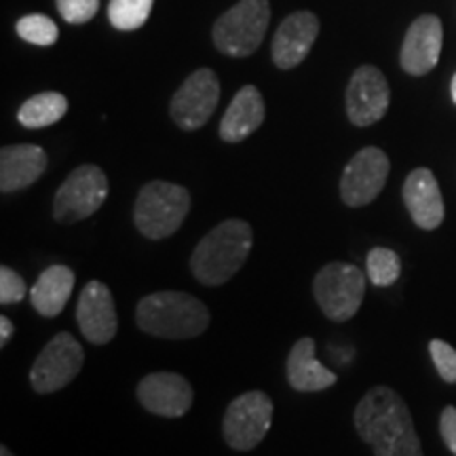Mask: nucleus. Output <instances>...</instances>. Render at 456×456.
Listing matches in <instances>:
<instances>
[{"label":"nucleus","instance_id":"obj_8","mask_svg":"<svg viewBox=\"0 0 456 456\" xmlns=\"http://www.w3.org/2000/svg\"><path fill=\"white\" fill-rule=\"evenodd\" d=\"M273 410V399L262 391H248L232 399L222 420L228 446L237 452H249L262 444L271 429Z\"/></svg>","mask_w":456,"mask_h":456},{"label":"nucleus","instance_id":"obj_18","mask_svg":"<svg viewBox=\"0 0 456 456\" xmlns=\"http://www.w3.org/2000/svg\"><path fill=\"white\" fill-rule=\"evenodd\" d=\"M45 169H47V155L41 146H4L0 151V191H24L41 178Z\"/></svg>","mask_w":456,"mask_h":456},{"label":"nucleus","instance_id":"obj_4","mask_svg":"<svg viewBox=\"0 0 456 456\" xmlns=\"http://www.w3.org/2000/svg\"><path fill=\"white\" fill-rule=\"evenodd\" d=\"M191 212V195L184 186L155 180L142 186L134 205L135 228L152 241L171 237Z\"/></svg>","mask_w":456,"mask_h":456},{"label":"nucleus","instance_id":"obj_11","mask_svg":"<svg viewBox=\"0 0 456 456\" xmlns=\"http://www.w3.org/2000/svg\"><path fill=\"white\" fill-rule=\"evenodd\" d=\"M220 100V83L209 68L192 72L171 98V118L186 131L201 129Z\"/></svg>","mask_w":456,"mask_h":456},{"label":"nucleus","instance_id":"obj_28","mask_svg":"<svg viewBox=\"0 0 456 456\" xmlns=\"http://www.w3.org/2000/svg\"><path fill=\"white\" fill-rule=\"evenodd\" d=\"M26 298V283L24 279L9 266L0 269V302L3 305H15Z\"/></svg>","mask_w":456,"mask_h":456},{"label":"nucleus","instance_id":"obj_27","mask_svg":"<svg viewBox=\"0 0 456 456\" xmlns=\"http://www.w3.org/2000/svg\"><path fill=\"white\" fill-rule=\"evenodd\" d=\"M98 9L100 0H57V11L68 24H87Z\"/></svg>","mask_w":456,"mask_h":456},{"label":"nucleus","instance_id":"obj_10","mask_svg":"<svg viewBox=\"0 0 456 456\" xmlns=\"http://www.w3.org/2000/svg\"><path fill=\"white\" fill-rule=\"evenodd\" d=\"M389 157L380 148H362L351 159L345 171H342V201L349 205V208H363V205L372 203L385 188V182L389 178Z\"/></svg>","mask_w":456,"mask_h":456},{"label":"nucleus","instance_id":"obj_29","mask_svg":"<svg viewBox=\"0 0 456 456\" xmlns=\"http://www.w3.org/2000/svg\"><path fill=\"white\" fill-rule=\"evenodd\" d=\"M440 433H442L444 444H446L450 452L456 456V408L454 406L444 408L442 419H440Z\"/></svg>","mask_w":456,"mask_h":456},{"label":"nucleus","instance_id":"obj_5","mask_svg":"<svg viewBox=\"0 0 456 456\" xmlns=\"http://www.w3.org/2000/svg\"><path fill=\"white\" fill-rule=\"evenodd\" d=\"M313 296L328 319L349 322L366 296V275L351 262H330L315 275Z\"/></svg>","mask_w":456,"mask_h":456},{"label":"nucleus","instance_id":"obj_32","mask_svg":"<svg viewBox=\"0 0 456 456\" xmlns=\"http://www.w3.org/2000/svg\"><path fill=\"white\" fill-rule=\"evenodd\" d=\"M0 456H15V454L11 452V450H9L7 446H3V448H0Z\"/></svg>","mask_w":456,"mask_h":456},{"label":"nucleus","instance_id":"obj_22","mask_svg":"<svg viewBox=\"0 0 456 456\" xmlns=\"http://www.w3.org/2000/svg\"><path fill=\"white\" fill-rule=\"evenodd\" d=\"M66 110L68 100L64 95L55 94V91H45V94H38L34 98L26 100L24 106L17 112V118L28 129H41L60 121Z\"/></svg>","mask_w":456,"mask_h":456},{"label":"nucleus","instance_id":"obj_30","mask_svg":"<svg viewBox=\"0 0 456 456\" xmlns=\"http://www.w3.org/2000/svg\"><path fill=\"white\" fill-rule=\"evenodd\" d=\"M13 322L7 315L0 317V346H4L9 342L11 336H13Z\"/></svg>","mask_w":456,"mask_h":456},{"label":"nucleus","instance_id":"obj_6","mask_svg":"<svg viewBox=\"0 0 456 456\" xmlns=\"http://www.w3.org/2000/svg\"><path fill=\"white\" fill-rule=\"evenodd\" d=\"M269 21V0H239L216 21L214 45L231 57L252 55L265 41Z\"/></svg>","mask_w":456,"mask_h":456},{"label":"nucleus","instance_id":"obj_2","mask_svg":"<svg viewBox=\"0 0 456 456\" xmlns=\"http://www.w3.org/2000/svg\"><path fill=\"white\" fill-rule=\"evenodd\" d=\"M254 232L245 220H224L192 252L191 271L199 283L222 285L232 279L252 252Z\"/></svg>","mask_w":456,"mask_h":456},{"label":"nucleus","instance_id":"obj_14","mask_svg":"<svg viewBox=\"0 0 456 456\" xmlns=\"http://www.w3.org/2000/svg\"><path fill=\"white\" fill-rule=\"evenodd\" d=\"M77 322L91 345H106L117 336L118 317L110 288L102 281H89L78 296Z\"/></svg>","mask_w":456,"mask_h":456},{"label":"nucleus","instance_id":"obj_13","mask_svg":"<svg viewBox=\"0 0 456 456\" xmlns=\"http://www.w3.org/2000/svg\"><path fill=\"white\" fill-rule=\"evenodd\" d=\"M138 399L151 414L180 419L191 410L195 393L184 376L174 372H152L140 380Z\"/></svg>","mask_w":456,"mask_h":456},{"label":"nucleus","instance_id":"obj_17","mask_svg":"<svg viewBox=\"0 0 456 456\" xmlns=\"http://www.w3.org/2000/svg\"><path fill=\"white\" fill-rule=\"evenodd\" d=\"M403 203L414 224L425 231H436L444 222L442 191L431 169L419 167L408 175L403 182Z\"/></svg>","mask_w":456,"mask_h":456},{"label":"nucleus","instance_id":"obj_25","mask_svg":"<svg viewBox=\"0 0 456 456\" xmlns=\"http://www.w3.org/2000/svg\"><path fill=\"white\" fill-rule=\"evenodd\" d=\"M17 34L21 38L32 45H38V47H49L57 41V26L49 20L47 15H26L17 21Z\"/></svg>","mask_w":456,"mask_h":456},{"label":"nucleus","instance_id":"obj_19","mask_svg":"<svg viewBox=\"0 0 456 456\" xmlns=\"http://www.w3.org/2000/svg\"><path fill=\"white\" fill-rule=\"evenodd\" d=\"M288 383L300 393H315L336 385L338 376L319 363L315 357V340L305 336L292 346L288 357Z\"/></svg>","mask_w":456,"mask_h":456},{"label":"nucleus","instance_id":"obj_20","mask_svg":"<svg viewBox=\"0 0 456 456\" xmlns=\"http://www.w3.org/2000/svg\"><path fill=\"white\" fill-rule=\"evenodd\" d=\"M265 121V100L254 85L237 91L220 123V138L224 142H243Z\"/></svg>","mask_w":456,"mask_h":456},{"label":"nucleus","instance_id":"obj_3","mask_svg":"<svg viewBox=\"0 0 456 456\" xmlns=\"http://www.w3.org/2000/svg\"><path fill=\"white\" fill-rule=\"evenodd\" d=\"M135 319L142 332L167 340L201 336L209 326V311L186 292H155L138 302Z\"/></svg>","mask_w":456,"mask_h":456},{"label":"nucleus","instance_id":"obj_31","mask_svg":"<svg viewBox=\"0 0 456 456\" xmlns=\"http://www.w3.org/2000/svg\"><path fill=\"white\" fill-rule=\"evenodd\" d=\"M450 94H452V100H454V104H456V74H454V78H452V85H450Z\"/></svg>","mask_w":456,"mask_h":456},{"label":"nucleus","instance_id":"obj_9","mask_svg":"<svg viewBox=\"0 0 456 456\" xmlns=\"http://www.w3.org/2000/svg\"><path fill=\"white\" fill-rule=\"evenodd\" d=\"M83 346L70 332H60L38 353L30 370V385L37 393H53L70 385L83 368Z\"/></svg>","mask_w":456,"mask_h":456},{"label":"nucleus","instance_id":"obj_1","mask_svg":"<svg viewBox=\"0 0 456 456\" xmlns=\"http://www.w3.org/2000/svg\"><path fill=\"white\" fill-rule=\"evenodd\" d=\"M355 431L374 456H425L412 414L389 387H374L355 408Z\"/></svg>","mask_w":456,"mask_h":456},{"label":"nucleus","instance_id":"obj_15","mask_svg":"<svg viewBox=\"0 0 456 456\" xmlns=\"http://www.w3.org/2000/svg\"><path fill=\"white\" fill-rule=\"evenodd\" d=\"M319 21L311 11H298L285 17L273 38V61L281 70H289L305 61L317 41Z\"/></svg>","mask_w":456,"mask_h":456},{"label":"nucleus","instance_id":"obj_16","mask_svg":"<svg viewBox=\"0 0 456 456\" xmlns=\"http://www.w3.org/2000/svg\"><path fill=\"white\" fill-rule=\"evenodd\" d=\"M444 30L440 17L423 15L410 26L402 45V68L414 77H423L437 66L442 53Z\"/></svg>","mask_w":456,"mask_h":456},{"label":"nucleus","instance_id":"obj_7","mask_svg":"<svg viewBox=\"0 0 456 456\" xmlns=\"http://www.w3.org/2000/svg\"><path fill=\"white\" fill-rule=\"evenodd\" d=\"M108 197V178L98 165H81L57 188L53 218L60 224H77L87 220L104 205Z\"/></svg>","mask_w":456,"mask_h":456},{"label":"nucleus","instance_id":"obj_23","mask_svg":"<svg viewBox=\"0 0 456 456\" xmlns=\"http://www.w3.org/2000/svg\"><path fill=\"white\" fill-rule=\"evenodd\" d=\"M155 0H110L108 20L117 30H138L148 21Z\"/></svg>","mask_w":456,"mask_h":456},{"label":"nucleus","instance_id":"obj_12","mask_svg":"<svg viewBox=\"0 0 456 456\" xmlns=\"http://www.w3.org/2000/svg\"><path fill=\"white\" fill-rule=\"evenodd\" d=\"M391 91L385 74L374 66H362L353 72L346 87V114L357 127L379 123L389 110Z\"/></svg>","mask_w":456,"mask_h":456},{"label":"nucleus","instance_id":"obj_21","mask_svg":"<svg viewBox=\"0 0 456 456\" xmlns=\"http://www.w3.org/2000/svg\"><path fill=\"white\" fill-rule=\"evenodd\" d=\"M74 289V271L64 265H53L41 273L30 289V302L43 317H57L64 311Z\"/></svg>","mask_w":456,"mask_h":456},{"label":"nucleus","instance_id":"obj_26","mask_svg":"<svg viewBox=\"0 0 456 456\" xmlns=\"http://www.w3.org/2000/svg\"><path fill=\"white\" fill-rule=\"evenodd\" d=\"M429 353L433 363H436L437 372L446 383L454 385L456 383V349L450 346L448 342L444 340H431L429 342Z\"/></svg>","mask_w":456,"mask_h":456},{"label":"nucleus","instance_id":"obj_24","mask_svg":"<svg viewBox=\"0 0 456 456\" xmlns=\"http://www.w3.org/2000/svg\"><path fill=\"white\" fill-rule=\"evenodd\" d=\"M402 273V260L389 248H374L370 249L366 258V275L370 281L379 288L393 285Z\"/></svg>","mask_w":456,"mask_h":456}]
</instances>
